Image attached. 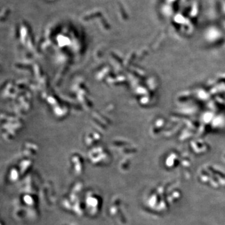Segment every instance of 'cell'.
Instances as JSON below:
<instances>
[]
</instances>
